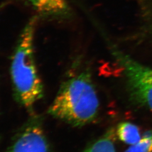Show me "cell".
<instances>
[{"label":"cell","instance_id":"6da1fadb","mask_svg":"<svg viewBox=\"0 0 152 152\" xmlns=\"http://www.w3.org/2000/svg\"><path fill=\"white\" fill-rule=\"evenodd\" d=\"M37 22V17H32L23 29L10 65L14 97L29 113H33L35 105L42 98L44 92L34 55L33 40Z\"/></svg>","mask_w":152,"mask_h":152},{"label":"cell","instance_id":"7a4b0ae2","mask_svg":"<svg viewBox=\"0 0 152 152\" xmlns=\"http://www.w3.org/2000/svg\"><path fill=\"white\" fill-rule=\"evenodd\" d=\"M99 108L91 74L84 71L62 83L48 113L73 126L82 127L95 120Z\"/></svg>","mask_w":152,"mask_h":152},{"label":"cell","instance_id":"3957f363","mask_svg":"<svg viewBox=\"0 0 152 152\" xmlns=\"http://www.w3.org/2000/svg\"><path fill=\"white\" fill-rule=\"evenodd\" d=\"M116 60L123 68L132 97L152 110V69L130 56L114 50Z\"/></svg>","mask_w":152,"mask_h":152},{"label":"cell","instance_id":"277c9868","mask_svg":"<svg viewBox=\"0 0 152 152\" xmlns=\"http://www.w3.org/2000/svg\"><path fill=\"white\" fill-rule=\"evenodd\" d=\"M5 152H50L41 120L33 116L29 120Z\"/></svg>","mask_w":152,"mask_h":152},{"label":"cell","instance_id":"5b68a950","mask_svg":"<svg viewBox=\"0 0 152 152\" xmlns=\"http://www.w3.org/2000/svg\"><path fill=\"white\" fill-rule=\"evenodd\" d=\"M40 14L46 16L64 18L68 16L69 9L66 0H25Z\"/></svg>","mask_w":152,"mask_h":152},{"label":"cell","instance_id":"8992f818","mask_svg":"<svg viewBox=\"0 0 152 152\" xmlns=\"http://www.w3.org/2000/svg\"><path fill=\"white\" fill-rule=\"evenodd\" d=\"M116 133L121 141L130 146L136 144L141 138L138 127L128 122L120 123L117 126Z\"/></svg>","mask_w":152,"mask_h":152},{"label":"cell","instance_id":"52a82bcc","mask_svg":"<svg viewBox=\"0 0 152 152\" xmlns=\"http://www.w3.org/2000/svg\"><path fill=\"white\" fill-rule=\"evenodd\" d=\"M82 152H116L110 133L99 139Z\"/></svg>","mask_w":152,"mask_h":152},{"label":"cell","instance_id":"ba28073f","mask_svg":"<svg viewBox=\"0 0 152 152\" xmlns=\"http://www.w3.org/2000/svg\"><path fill=\"white\" fill-rule=\"evenodd\" d=\"M125 152H152V130L145 132L140 141L130 146Z\"/></svg>","mask_w":152,"mask_h":152}]
</instances>
